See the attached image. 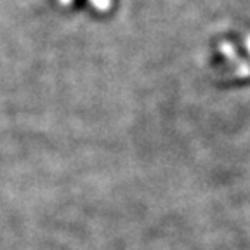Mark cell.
<instances>
[{
	"label": "cell",
	"instance_id": "obj_1",
	"mask_svg": "<svg viewBox=\"0 0 250 250\" xmlns=\"http://www.w3.org/2000/svg\"><path fill=\"white\" fill-rule=\"evenodd\" d=\"M219 51L223 52L224 56H226L228 59H229L231 62H234V66L236 64H240L242 61H238V54H236V49H234V45L233 43H229V42H223L221 45H219Z\"/></svg>",
	"mask_w": 250,
	"mask_h": 250
},
{
	"label": "cell",
	"instance_id": "obj_2",
	"mask_svg": "<svg viewBox=\"0 0 250 250\" xmlns=\"http://www.w3.org/2000/svg\"><path fill=\"white\" fill-rule=\"evenodd\" d=\"M234 73H236V77H250V62L242 61L240 64H236Z\"/></svg>",
	"mask_w": 250,
	"mask_h": 250
},
{
	"label": "cell",
	"instance_id": "obj_4",
	"mask_svg": "<svg viewBox=\"0 0 250 250\" xmlns=\"http://www.w3.org/2000/svg\"><path fill=\"white\" fill-rule=\"evenodd\" d=\"M245 49L249 51V54H250V35L245 37Z\"/></svg>",
	"mask_w": 250,
	"mask_h": 250
},
{
	"label": "cell",
	"instance_id": "obj_5",
	"mask_svg": "<svg viewBox=\"0 0 250 250\" xmlns=\"http://www.w3.org/2000/svg\"><path fill=\"white\" fill-rule=\"evenodd\" d=\"M61 2H62V4H70L71 0H61Z\"/></svg>",
	"mask_w": 250,
	"mask_h": 250
},
{
	"label": "cell",
	"instance_id": "obj_3",
	"mask_svg": "<svg viewBox=\"0 0 250 250\" xmlns=\"http://www.w3.org/2000/svg\"><path fill=\"white\" fill-rule=\"evenodd\" d=\"M90 4L98 11H108L111 7V0H90Z\"/></svg>",
	"mask_w": 250,
	"mask_h": 250
}]
</instances>
